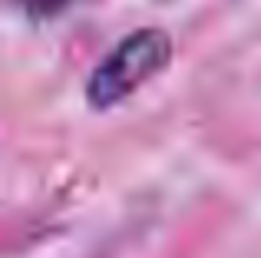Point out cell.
<instances>
[{
    "mask_svg": "<svg viewBox=\"0 0 261 258\" xmlns=\"http://www.w3.org/2000/svg\"><path fill=\"white\" fill-rule=\"evenodd\" d=\"M70 4H73V0H20V7H23V10L30 13L33 20L57 17V13H63Z\"/></svg>",
    "mask_w": 261,
    "mask_h": 258,
    "instance_id": "2",
    "label": "cell"
},
{
    "mask_svg": "<svg viewBox=\"0 0 261 258\" xmlns=\"http://www.w3.org/2000/svg\"><path fill=\"white\" fill-rule=\"evenodd\" d=\"M172 37L162 27H142V30L126 33L86 76V106L96 113L116 110L129 96H136L149 80L166 73L172 63Z\"/></svg>",
    "mask_w": 261,
    "mask_h": 258,
    "instance_id": "1",
    "label": "cell"
}]
</instances>
